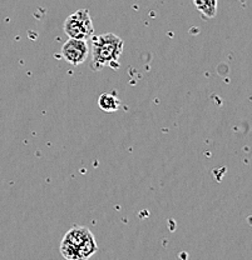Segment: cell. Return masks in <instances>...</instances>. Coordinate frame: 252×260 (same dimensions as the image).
I'll list each match as a JSON object with an SVG mask.
<instances>
[{"label":"cell","instance_id":"obj_1","mask_svg":"<svg viewBox=\"0 0 252 260\" xmlns=\"http://www.w3.org/2000/svg\"><path fill=\"white\" fill-rule=\"evenodd\" d=\"M91 40L92 70L99 72L104 68L117 70L121 67V56L123 54V39L113 32H104L101 35H94Z\"/></svg>","mask_w":252,"mask_h":260},{"label":"cell","instance_id":"obj_2","mask_svg":"<svg viewBox=\"0 0 252 260\" xmlns=\"http://www.w3.org/2000/svg\"><path fill=\"white\" fill-rule=\"evenodd\" d=\"M59 249L67 260H89L98 251V244L88 228L74 226L66 233Z\"/></svg>","mask_w":252,"mask_h":260},{"label":"cell","instance_id":"obj_3","mask_svg":"<svg viewBox=\"0 0 252 260\" xmlns=\"http://www.w3.org/2000/svg\"><path fill=\"white\" fill-rule=\"evenodd\" d=\"M63 29L68 35V39L87 42L94 37L93 21L87 9H79L67 16Z\"/></svg>","mask_w":252,"mask_h":260},{"label":"cell","instance_id":"obj_4","mask_svg":"<svg viewBox=\"0 0 252 260\" xmlns=\"http://www.w3.org/2000/svg\"><path fill=\"white\" fill-rule=\"evenodd\" d=\"M61 55L67 63L74 65L83 64L89 55V48L87 42L83 40L68 39L63 44L61 50Z\"/></svg>","mask_w":252,"mask_h":260},{"label":"cell","instance_id":"obj_5","mask_svg":"<svg viewBox=\"0 0 252 260\" xmlns=\"http://www.w3.org/2000/svg\"><path fill=\"white\" fill-rule=\"evenodd\" d=\"M193 4L206 20L213 19L217 14L218 0H193Z\"/></svg>","mask_w":252,"mask_h":260},{"label":"cell","instance_id":"obj_6","mask_svg":"<svg viewBox=\"0 0 252 260\" xmlns=\"http://www.w3.org/2000/svg\"><path fill=\"white\" fill-rule=\"evenodd\" d=\"M98 105L103 112L115 113L121 107V100L116 95V93H103L98 98Z\"/></svg>","mask_w":252,"mask_h":260}]
</instances>
